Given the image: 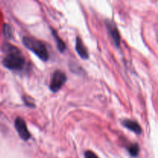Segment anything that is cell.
Masks as SVG:
<instances>
[{"label": "cell", "mask_w": 158, "mask_h": 158, "mask_svg": "<svg viewBox=\"0 0 158 158\" xmlns=\"http://www.w3.org/2000/svg\"><path fill=\"white\" fill-rule=\"evenodd\" d=\"M2 49L6 53V57L2 60L4 66L15 71H21L24 69L26 63V58L19 48L9 43H5L2 45Z\"/></svg>", "instance_id": "6da1fadb"}, {"label": "cell", "mask_w": 158, "mask_h": 158, "mask_svg": "<svg viewBox=\"0 0 158 158\" xmlns=\"http://www.w3.org/2000/svg\"><path fill=\"white\" fill-rule=\"evenodd\" d=\"M122 125L127 129L130 130L131 131L134 132L137 135H140L142 133V128L137 122L135 120H130V119H124L121 121Z\"/></svg>", "instance_id": "8992f818"}, {"label": "cell", "mask_w": 158, "mask_h": 158, "mask_svg": "<svg viewBox=\"0 0 158 158\" xmlns=\"http://www.w3.org/2000/svg\"><path fill=\"white\" fill-rule=\"evenodd\" d=\"M105 25H106V29H107L110 37L113 40L114 45L117 48H119L120 45V35L118 29H117V25L113 20L110 19H106L105 20Z\"/></svg>", "instance_id": "277c9868"}, {"label": "cell", "mask_w": 158, "mask_h": 158, "mask_svg": "<svg viewBox=\"0 0 158 158\" xmlns=\"http://www.w3.org/2000/svg\"><path fill=\"white\" fill-rule=\"evenodd\" d=\"M66 81V75L61 70H56L51 77L49 89L52 93H57Z\"/></svg>", "instance_id": "3957f363"}, {"label": "cell", "mask_w": 158, "mask_h": 158, "mask_svg": "<svg viewBox=\"0 0 158 158\" xmlns=\"http://www.w3.org/2000/svg\"><path fill=\"white\" fill-rule=\"evenodd\" d=\"M24 46L35 54L40 60L46 62L49 60V53L46 45L38 39L32 36H24L23 38Z\"/></svg>", "instance_id": "7a4b0ae2"}, {"label": "cell", "mask_w": 158, "mask_h": 158, "mask_svg": "<svg viewBox=\"0 0 158 158\" xmlns=\"http://www.w3.org/2000/svg\"><path fill=\"white\" fill-rule=\"evenodd\" d=\"M15 128L19 137L25 141H27L30 139L31 134L26 126V121L21 117H17L15 120Z\"/></svg>", "instance_id": "5b68a950"}, {"label": "cell", "mask_w": 158, "mask_h": 158, "mask_svg": "<svg viewBox=\"0 0 158 158\" xmlns=\"http://www.w3.org/2000/svg\"><path fill=\"white\" fill-rule=\"evenodd\" d=\"M85 158H99L98 156L92 151H86L84 154Z\"/></svg>", "instance_id": "8fae6325"}, {"label": "cell", "mask_w": 158, "mask_h": 158, "mask_svg": "<svg viewBox=\"0 0 158 158\" xmlns=\"http://www.w3.org/2000/svg\"><path fill=\"white\" fill-rule=\"evenodd\" d=\"M3 34H4L5 37L8 39L12 38V34H13V30L10 25L5 24L3 26Z\"/></svg>", "instance_id": "30bf717a"}, {"label": "cell", "mask_w": 158, "mask_h": 158, "mask_svg": "<svg viewBox=\"0 0 158 158\" xmlns=\"http://www.w3.org/2000/svg\"><path fill=\"white\" fill-rule=\"evenodd\" d=\"M52 34L54 37V40H55L56 43V46L58 50L60 51V52H63L65 50H66V46L65 44V43L63 42V40L57 35V33L56 32V31L54 29H52Z\"/></svg>", "instance_id": "ba28073f"}, {"label": "cell", "mask_w": 158, "mask_h": 158, "mask_svg": "<svg viewBox=\"0 0 158 158\" xmlns=\"http://www.w3.org/2000/svg\"><path fill=\"white\" fill-rule=\"evenodd\" d=\"M76 50H77V53L80 55L83 60H87L89 58V52H88L87 49L85 46L84 43L82 41L80 37L77 36L76 38Z\"/></svg>", "instance_id": "52a82bcc"}, {"label": "cell", "mask_w": 158, "mask_h": 158, "mask_svg": "<svg viewBox=\"0 0 158 158\" xmlns=\"http://www.w3.org/2000/svg\"><path fill=\"white\" fill-rule=\"evenodd\" d=\"M127 151L129 152V154H131V156L132 157H137L140 152V148H139V145L137 143H134L130 144V146L127 147Z\"/></svg>", "instance_id": "9c48e42d"}]
</instances>
